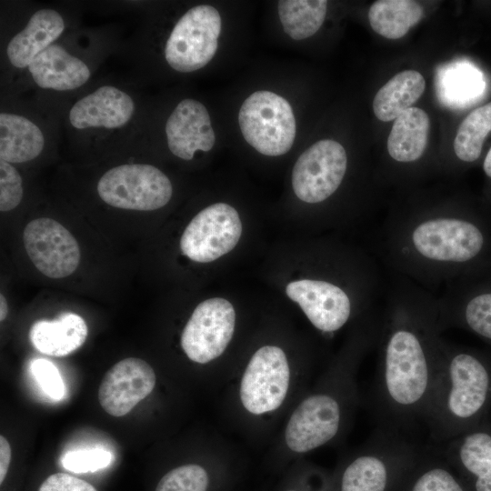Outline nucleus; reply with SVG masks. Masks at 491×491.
<instances>
[{
    "label": "nucleus",
    "mask_w": 491,
    "mask_h": 491,
    "mask_svg": "<svg viewBox=\"0 0 491 491\" xmlns=\"http://www.w3.org/2000/svg\"><path fill=\"white\" fill-rule=\"evenodd\" d=\"M25 248L35 267L50 278L71 275L80 262V248L74 235L57 221L41 217L24 230Z\"/></svg>",
    "instance_id": "4468645a"
},
{
    "label": "nucleus",
    "mask_w": 491,
    "mask_h": 491,
    "mask_svg": "<svg viewBox=\"0 0 491 491\" xmlns=\"http://www.w3.org/2000/svg\"><path fill=\"white\" fill-rule=\"evenodd\" d=\"M442 456L468 491H491V422L488 419L447 441Z\"/></svg>",
    "instance_id": "f3484780"
},
{
    "label": "nucleus",
    "mask_w": 491,
    "mask_h": 491,
    "mask_svg": "<svg viewBox=\"0 0 491 491\" xmlns=\"http://www.w3.org/2000/svg\"><path fill=\"white\" fill-rule=\"evenodd\" d=\"M169 150L183 160H191L195 152H207L215 142V135L205 106L192 98L182 100L165 124Z\"/></svg>",
    "instance_id": "a211bd4d"
},
{
    "label": "nucleus",
    "mask_w": 491,
    "mask_h": 491,
    "mask_svg": "<svg viewBox=\"0 0 491 491\" xmlns=\"http://www.w3.org/2000/svg\"><path fill=\"white\" fill-rule=\"evenodd\" d=\"M333 391H321L305 398L286 425L285 439L290 450L306 453L332 441L339 433L344 406Z\"/></svg>",
    "instance_id": "ddd939ff"
},
{
    "label": "nucleus",
    "mask_w": 491,
    "mask_h": 491,
    "mask_svg": "<svg viewBox=\"0 0 491 491\" xmlns=\"http://www.w3.org/2000/svg\"><path fill=\"white\" fill-rule=\"evenodd\" d=\"M65 28L61 15L53 9L36 11L25 27L8 43L6 54L12 65L29 66L42 51L59 37Z\"/></svg>",
    "instance_id": "412c9836"
},
{
    "label": "nucleus",
    "mask_w": 491,
    "mask_h": 491,
    "mask_svg": "<svg viewBox=\"0 0 491 491\" xmlns=\"http://www.w3.org/2000/svg\"><path fill=\"white\" fill-rule=\"evenodd\" d=\"M421 451L401 433L379 428L340 473L337 491H394Z\"/></svg>",
    "instance_id": "20e7f679"
},
{
    "label": "nucleus",
    "mask_w": 491,
    "mask_h": 491,
    "mask_svg": "<svg viewBox=\"0 0 491 491\" xmlns=\"http://www.w3.org/2000/svg\"><path fill=\"white\" fill-rule=\"evenodd\" d=\"M38 491H97L90 483L66 473L49 476Z\"/></svg>",
    "instance_id": "f704fd0d"
},
{
    "label": "nucleus",
    "mask_w": 491,
    "mask_h": 491,
    "mask_svg": "<svg viewBox=\"0 0 491 491\" xmlns=\"http://www.w3.org/2000/svg\"><path fill=\"white\" fill-rule=\"evenodd\" d=\"M112 454L103 448L93 447L67 452L62 458L63 466L75 473L94 472L112 462Z\"/></svg>",
    "instance_id": "2f4dec72"
},
{
    "label": "nucleus",
    "mask_w": 491,
    "mask_h": 491,
    "mask_svg": "<svg viewBox=\"0 0 491 491\" xmlns=\"http://www.w3.org/2000/svg\"><path fill=\"white\" fill-rule=\"evenodd\" d=\"M8 313V306L5 297L4 295H0V320L3 321L5 319Z\"/></svg>",
    "instance_id": "4c0bfd02"
},
{
    "label": "nucleus",
    "mask_w": 491,
    "mask_h": 491,
    "mask_svg": "<svg viewBox=\"0 0 491 491\" xmlns=\"http://www.w3.org/2000/svg\"><path fill=\"white\" fill-rule=\"evenodd\" d=\"M347 169V155L336 141L320 140L307 148L296 162L292 186L303 202L319 204L341 185Z\"/></svg>",
    "instance_id": "1a4fd4ad"
},
{
    "label": "nucleus",
    "mask_w": 491,
    "mask_h": 491,
    "mask_svg": "<svg viewBox=\"0 0 491 491\" xmlns=\"http://www.w3.org/2000/svg\"><path fill=\"white\" fill-rule=\"evenodd\" d=\"M287 296L296 302L311 324L332 334L347 324L355 310V299L347 288L327 279H301L286 286Z\"/></svg>",
    "instance_id": "2eb2a0df"
},
{
    "label": "nucleus",
    "mask_w": 491,
    "mask_h": 491,
    "mask_svg": "<svg viewBox=\"0 0 491 491\" xmlns=\"http://www.w3.org/2000/svg\"><path fill=\"white\" fill-rule=\"evenodd\" d=\"M286 491H296V490H294V489H288V490H286Z\"/></svg>",
    "instance_id": "58836bf2"
},
{
    "label": "nucleus",
    "mask_w": 491,
    "mask_h": 491,
    "mask_svg": "<svg viewBox=\"0 0 491 491\" xmlns=\"http://www.w3.org/2000/svg\"><path fill=\"white\" fill-rule=\"evenodd\" d=\"M221 16L208 5L185 13L173 28L165 47V57L175 71L190 73L205 66L217 50Z\"/></svg>",
    "instance_id": "0eeeda50"
},
{
    "label": "nucleus",
    "mask_w": 491,
    "mask_h": 491,
    "mask_svg": "<svg viewBox=\"0 0 491 491\" xmlns=\"http://www.w3.org/2000/svg\"><path fill=\"white\" fill-rule=\"evenodd\" d=\"M424 16L422 5L412 0H378L368 11L372 29L387 39L406 35Z\"/></svg>",
    "instance_id": "bb28decb"
},
{
    "label": "nucleus",
    "mask_w": 491,
    "mask_h": 491,
    "mask_svg": "<svg viewBox=\"0 0 491 491\" xmlns=\"http://www.w3.org/2000/svg\"><path fill=\"white\" fill-rule=\"evenodd\" d=\"M430 121L421 108L412 106L395 119L387 138L389 156L400 164L422 157L427 145Z\"/></svg>",
    "instance_id": "5701e85b"
},
{
    "label": "nucleus",
    "mask_w": 491,
    "mask_h": 491,
    "mask_svg": "<svg viewBox=\"0 0 491 491\" xmlns=\"http://www.w3.org/2000/svg\"><path fill=\"white\" fill-rule=\"evenodd\" d=\"M11 462V447L4 436H0V484L2 485L7 475Z\"/></svg>",
    "instance_id": "c9c22d12"
},
{
    "label": "nucleus",
    "mask_w": 491,
    "mask_h": 491,
    "mask_svg": "<svg viewBox=\"0 0 491 491\" xmlns=\"http://www.w3.org/2000/svg\"><path fill=\"white\" fill-rule=\"evenodd\" d=\"M209 477L204 467L190 464L167 472L158 482L155 491H206Z\"/></svg>",
    "instance_id": "7c9ffc66"
},
{
    "label": "nucleus",
    "mask_w": 491,
    "mask_h": 491,
    "mask_svg": "<svg viewBox=\"0 0 491 491\" xmlns=\"http://www.w3.org/2000/svg\"><path fill=\"white\" fill-rule=\"evenodd\" d=\"M135 112V103L125 92L103 85L78 100L69 111V121L76 129L90 127L118 128Z\"/></svg>",
    "instance_id": "6ab92c4d"
},
{
    "label": "nucleus",
    "mask_w": 491,
    "mask_h": 491,
    "mask_svg": "<svg viewBox=\"0 0 491 491\" xmlns=\"http://www.w3.org/2000/svg\"><path fill=\"white\" fill-rule=\"evenodd\" d=\"M394 491H468L443 456L422 453Z\"/></svg>",
    "instance_id": "a878e982"
},
{
    "label": "nucleus",
    "mask_w": 491,
    "mask_h": 491,
    "mask_svg": "<svg viewBox=\"0 0 491 491\" xmlns=\"http://www.w3.org/2000/svg\"><path fill=\"white\" fill-rule=\"evenodd\" d=\"M45 137L29 119L15 114L0 115V158L10 164L24 163L43 151Z\"/></svg>",
    "instance_id": "b1692460"
},
{
    "label": "nucleus",
    "mask_w": 491,
    "mask_h": 491,
    "mask_svg": "<svg viewBox=\"0 0 491 491\" xmlns=\"http://www.w3.org/2000/svg\"><path fill=\"white\" fill-rule=\"evenodd\" d=\"M387 265L422 285H451L491 272V215L442 205L397 213L384 222Z\"/></svg>",
    "instance_id": "f03ea898"
},
{
    "label": "nucleus",
    "mask_w": 491,
    "mask_h": 491,
    "mask_svg": "<svg viewBox=\"0 0 491 491\" xmlns=\"http://www.w3.org/2000/svg\"><path fill=\"white\" fill-rule=\"evenodd\" d=\"M491 408V353L443 339L424 421L449 441L486 421Z\"/></svg>",
    "instance_id": "7ed1b4c3"
},
{
    "label": "nucleus",
    "mask_w": 491,
    "mask_h": 491,
    "mask_svg": "<svg viewBox=\"0 0 491 491\" xmlns=\"http://www.w3.org/2000/svg\"><path fill=\"white\" fill-rule=\"evenodd\" d=\"M490 131L491 102L474 109L459 125L453 144L457 159L464 163L476 162Z\"/></svg>",
    "instance_id": "c756f323"
},
{
    "label": "nucleus",
    "mask_w": 491,
    "mask_h": 491,
    "mask_svg": "<svg viewBox=\"0 0 491 491\" xmlns=\"http://www.w3.org/2000/svg\"><path fill=\"white\" fill-rule=\"evenodd\" d=\"M23 195L20 174L10 163L0 159V210L7 212L15 208Z\"/></svg>",
    "instance_id": "473e14b6"
},
{
    "label": "nucleus",
    "mask_w": 491,
    "mask_h": 491,
    "mask_svg": "<svg viewBox=\"0 0 491 491\" xmlns=\"http://www.w3.org/2000/svg\"><path fill=\"white\" fill-rule=\"evenodd\" d=\"M326 7L325 0L279 1L278 15L284 31L295 40L312 36L324 23Z\"/></svg>",
    "instance_id": "cd10ccee"
},
{
    "label": "nucleus",
    "mask_w": 491,
    "mask_h": 491,
    "mask_svg": "<svg viewBox=\"0 0 491 491\" xmlns=\"http://www.w3.org/2000/svg\"><path fill=\"white\" fill-rule=\"evenodd\" d=\"M87 334L86 323L80 316L64 313L53 321L34 323L29 336L39 352L51 356H65L85 343Z\"/></svg>",
    "instance_id": "4be33fe9"
},
{
    "label": "nucleus",
    "mask_w": 491,
    "mask_h": 491,
    "mask_svg": "<svg viewBox=\"0 0 491 491\" xmlns=\"http://www.w3.org/2000/svg\"><path fill=\"white\" fill-rule=\"evenodd\" d=\"M437 306L442 330L459 328L491 346V272L446 286Z\"/></svg>",
    "instance_id": "6e6552de"
},
{
    "label": "nucleus",
    "mask_w": 491,
    "mask_h": 491,
    "mask_svg": "<svg viewBox=\"0 0 491 491\" xmlns=\"http://www.w3.org/2000/svg\"><path fill=\"white\" fill-rule=\"evenodd\" d=\"M483 170L486 177L491 179V147L484 159Z\"/></svg>",
    "instance_id": "e433bc0d"
},
{
    "label": "nucleus",
    "mask_w": 491,
    "mask_h": 491,
    "mask_svg": "<svg viewBox=\"0 0 491 491\" xmlns=\"http://www.w3.org/2000/svg\"><path fill=\"white\" fill-rule=\"evenodd\" d=\"M290 381L285 352L276 346L260 347L243 374L239 396L249 413L260 415L277 409L284 402Z\"/></svg>",
    "instance_id": "9d476101"
},
{
    "label": "nucleus",
    "mask_w": 491,
    "mask_h": 491,
    "mask_svg": "<svg viewBox=\"0 0 491 491\" xmlns=\"http://www.w3.org/2000/svg\"><path fill=\"white\" fill-rule=\"evenodd\" d=\"M238 123L246 141L262 155L287 153L296 137V119L290 104L271 91H256L241 105Z\"/></svg>",
    "instance_id": "39448f33"
},
{
    "label": "nucleus",
    "mask_w": 491,
    "mask_h": 491,
    "mask_svg": "<svg viewBox=\"0 0 491 491\" xmlns=\"http://www.w3.org/2000/svg\"><path fill=\"white\" fill-rule=\"evenodd\" d=\"M155 381L154 369L145 360L123 359L103 377L98 389L99 403L113 416H125L152 392Z\"/></svg>",
    "instance_id": "dca6fc26"
},
{
    "label": "nucleus",
    "mask_w": 491,
    "mask_h": 491,
    "mask_svg": "<svg viewBox=\"0 0 491 491\" xmlns=\"http://www.w3.org/2000/svg\"><path fill=\"white\" fill-rule=\"evenodd\" d=\"M478 71L464 64H450L437 75L439 99L447 106H463L479 95L481 77Z\"/></svg>",
    "instance_id": "c85d7f7f"
},
{
    "label": "nucleus",
    "mask_w": 491,
    "mask_h": 491,
    "mask_svg": "<svg viewBox=\"0 0 491 491\" xmlns=\"http://www.w3.org/2000/svg\"><path fill=\"white\" fill-rule=\"evenodd\" d=\"M97 193L111 206L152 211L169 202L173 188L169 178L155 166L125 164L111 168L101 176Z\"/></svg>",
    "instance_id": "423d86ee"
},
{
    "label": "nucleus",
    "mask_w": 491,
    "mask_h": 491,
    "mask_svg": "<svg viewBox=\"0 0 491 491\" xmlns=\"http://www.w3.org/2000/svg\"><path fill=\"white\" fill-rule=\"evenodd\" d=\"M28 69L38 86L56 91L76 89L85 84L91 75L84 61L55 44L36 55Z\"/></svg>",
    "instance_id": "aec40b11"
},
{
    "label": "nucleus",
    "mask_w": 491,
    "mask_h": 491,
    "mask_svg": "<svg viewBox=\"0 0 491 491\" xmlns=\"http://www.w3.org/2000/svg\"><path fill=\"white\" fill-rule=\"evenodd\" d=\"M426 88L424 76L416 70H405L389 79L376 94L373 110L384 122L397 118L421 97Z\"/></svg>",
    "instance_id": "393cba45"
},
{
    "label": "nucleus",
    "mask_w": 491,
    "mask_h": 491,
    "mask_svg": "<svg viewBox=\"0 0 491 491\" xmlns=\"http://www.w3.org/2000/svg\"><path fill=\"white\" fill-rule=\"evenodd\" d=\"M437 298L412 281L397 280L379 315L376 416L380 428L401 433L424 420L443 338Z\"/></svg>",
    "instance_id": "f257e3e1"
},
{
    "label": "nucleus",
    "mask_w": 491,
    "mask_h": 491,
    "mask_svg": "<svg viewBox=\"0 0 491 491\" xmlns=\"http://www.w3.org/2000/svg\"><path fill=\"white\" fill-rule=\"evenodd\" d=\"M235 311L226 299L214 297L201 302L185 326L180 344L186 356L199 364L220 356L234 335Z\"/></svg>",
    "instance_id": "f8f14e48"
},
{
    "label": "nucleus",
    "mask_w": 491,
    "mask_h": 491,
    "mask_svg": "<svg viewBox=\"0 0 491 491\" xmlns=\"http://www.w3.org/2000/svg\"><path fill=\"white\" fill-rule=\"evenodd\" d=\"M32 374L42 390L52 399L60 400L65 385L57 367L49 360L38 358L32 362Z\"/></svg>",
    "instance_id": "72a5a7b5"
},
{
    "label": "nucleus",
    "mask_w": 491,
    "mask_h": 491,
    "mask_svg": "<svg viewBox=\"0 0 491 491\" xmlns=\"http://www.w3.org/2000/svg\"><path fill=\"white\" fill-rule=\"evenodd\" d=\"M241 234L237 211L227 204L216 203L191 220L181 236L180 249L195 262L209 263L230 252Z\"/></svg>",
    "instance_id": "9b49d317"
}]
</instances>
